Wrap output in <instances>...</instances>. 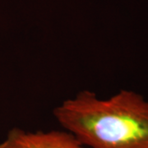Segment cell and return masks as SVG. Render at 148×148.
Instances as JSON below:
<instances>
[{
    "mask_svg": "<svg viewBox=\"0 0 148 148\" xmlns=\"http://www.w3.org/2000/svg\"><path fill=\"white\" fill-rule=\"evenodd\" d=\"M0 148H87L66 130L31 132L13 127L0 143Z\"/></svg>",
    "mask_w": 148,
    "mask_h": 148,
    "instance_id": "7a4b0ae2",
    "label": "cell"
},
{
    "mask_svg": "<svg viewBox=\"0 0 148 148\" xmlns=\"http://www.w3.org/2000/svg\"><path fill=\"white\" fill-rule=\"evenodd\" d=\"M64 130L87 148H148V99L121 90L109 98L82 90L53 111Z\"/></svg>",
    "mask_w": 148,
    "mask_h": 148,
    "instance_id": "6da1fadb",
    "label": "cell"
}]
</instances>
